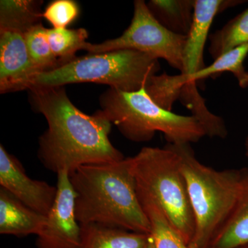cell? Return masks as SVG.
I'll use <instances>...</instances> for the list:
<instances>
[{
  "label": "cell",
  "mask_w": 248,
  "mask_h": 248,
  "mask_svg": "<svg viewBox=\"0 0 248 248\" xmlns=\"http://www.w3.org/2000/svg\"><path fill=\"white\" fill-rule=\"evenodd\" d=\"M248 245V169H244L237 202L210 248H241Z\"/></svg>",
  "instance_id": "15"
},
{
  "label": "cell",
  "mask_w": 248,
  "mask_h": 248,
  "mask_svg": "<svg viewBox=\"0 0 248 248\" xmlns=\"http://www.w3.org/2000/svg\"><path fill=\"white\" fill-rule=\"evenodd\" d=\"M208 51L213 60L248 45V8L209 36Z\"/></svg>",
  "instance_id": "18"
},
{
  "label": "cell",
  "mask_w": 248,
  "mask_h": 248,
  "mask_svg": "<svg viewBox=\"0 0 248 248\" xmlns=\"http://www.w3.org/2000/svg\"><path fill=\"white\" fill-rule=\"evenodd\" d=\"M147 6L155 19L167 30L179 35L190 33L195 0H151Z\"/></svg>",
  "instance_id": "16"
},
{
  "label": "cell",
  "mask_w": 248,
  "mask_h": 248,
  "mask_svg": "<svg viewBox=\"0 0 248 248\" xmlns=\"http://www.w3.org/2000/svg\"><path fill=\"white\" fill-rule=\"evenodd\" d=\"M130 158L140 202L156 204L190 245L195 234V217L177 153L167 143L164 148H142Z\"/></svg>",
  "instance_id": "5"
},
{
  "label": "cell",
  "mask_w": 248,
  "mask_h": 248,
  "mask_svg": "<svg viewBox=\"0 0 248 248\" xmlns=\"http://www.w3.org/2000/svg\"><path fill=\"white\" fill-rule=\"evenodd\" d=\"M57 195L43 230L37 235V248H79L81 225L77 219L76 193L69 173L57 174Z\"/></svg>",
  "instance_id": "9"
},
{
  "label": "cell",
  "mask_w": 248,
  "mask_h": 248,
  "mask_svg": "<svg viewBox=\"0 0 248 248\" xmlns=\"http://www.w3.org/2000/svg\"><path fill=\"white\" fill-rule=\"evenodd\" d=\"M0 187L42 215H48L57 195V186L29 177L22 164L0 146Z\"/></svg>",
  "instance_id": "10"
},
{
  "label": "cell",
  "mask_w": 248,
  "mask_h": 248,
  "mask_svg": "<svg viewBox=\"0 0 248 248\" xmlns=\"http://www.w3.org/2000/svg\"><path fill=\"white\" fill-rule=\"evenodd\" d=\"M39 73L28 50L24 32L0 30V92L28 90Z\"/></svg>",
  "instance_id": "11"
},
{
  "label": "cell",
  "mask_w": 248,
  "mask_h": 248,
  "mask_svg": "<svg viewBox=\"0 0 248 248\" xmlns=\"http://www.w3.org/2000/svg\"><path fill=\"white\" fill-rule=\"evenodd\" d=\"M245 153H246V156L248 162V136L246 138V141H245Z\"/></svg>",
  "instance_id": "23"
},
{
  "label": "cell",
  "mask_w": 248,
  "mask_h": 248,
  "mask_svg": "<svg viewBox=\"0 0 248 248\" xmlns=\"http://www.w3.org/2000/svg\"><path fill=\"white\" fill-rule=\"evenodd\" d=\"M79 248H149L150 234L98 223H81Z\"/></svg>",
  "instance_id": "14"
},
{
  "label": "cell",
  "mask_w": 248,
  "mask_h": 248,
  "mask_svg": "<svg viewBox=\"0 0 248 248\" xmlns=\"http://www.w3.org/2000/svg\"><path fill=\"white\" fill-rule=\"evenodd\" d=\"M47 31L48 29L41 23L24 33L31 58L40 73L52 71L62 65L50 48Z\"/></svg>",
  "instance_id": "21"
},
{
  "label": "cell",
  "mask_w": 248,
  "mask_h": 248,
  "mask_svg": "<svg viewBox=\"0 0 248 248\" xmlns=\"http://www.w3.org/2000/svg\"><path fill=\"white\" fill-rule=\"evenodd\" d=\"M187 36L172 33L151 14L143 0L134 2L131 23L122 35L100 44L89 43L84 49L89 54L117 50H134L162 59L174 69H184V50Z\"/></svg>",
  "instance_id": "7"
},
{
  "label": "cell",
  "mask_w": 248,
  "mask_h": 248,
  "mask_svg": "<svg viewBox=\"0 0 248 248\" xmlns=\"http://www.w3.org/2000/svg\"><path fill=\"white\" fill-rule=\"evenodd\" d=\"M47 36L50 48L62 65L76 58L78 50H84L87 45V31L84 29H48Z\"/></svg>",
  "instance_id": "20"
},
{
  "label": "cell",
  "mask_w": 248,
  "mask_h": 248,
  "mask_svg": "<svg viewBox=\"0 0 248 248\" xmlns=\"http://www.w3.org/2000/svg\"><path fill=\"white\" fill-rule=\"evenodd\" d=\"M140 202L149 220L155 248H192L156 204L149 201Z\"/></svg>",
  "instance_id": "19"
},
{
  "label": "cell",
  "mask_w": 248,
  "mask_h": 248,
  "mask_svg": "<svg viewBox=\"0 0 248 248\" xmlns=\"http://www.w3.org/2000/svg\"><path fill=\"white\" fill-rule=\"evenodd\" d=\"M160 69L159 60L137 50L89 54L76 57L52 71L39 73L28 90L91 82L108 85L110 89L124 92H134L146 86Z\"/></svg>",
  "instance_id": "6"
},
{
  "label": "cell",
  "mask_w": 248,
  "mask_h": 248,
  "mask_svg": "<svg viewBox=\"0 0 248 248\" xmlns=\"http://www.w3.org/2000/svg\"><path fill=\"white\" fill-rule=\"evenodd\" d=\"M42 1L32 0H1L0 1V30H14L25 33L41 24Z\"/></svg>",
  "instance_id": "17"
},
{
  "label": "cell",
  "mask_w": 248,
  "mask_h": 248,
  "mask_svg": "<svg viewBox=\"0 0 248 248\" xmlns=\"http://www.w3.org/2000/svg\"><path fill=\"white\" fill-rule=\"evenodd\" d=\"M46 221L47 216L29 208L0 187V234L17 237L37 236Z\"/></svg>",
  "instance_id": "13"
},
{
  "label": "cell",
  "mask_w": 248,
  "mask_h": 248,
  "mask_svg": "<svg viewBox=\"0 0 248 248\" xmlns=\"http://www.w3.org/2000/svg\"><path fill=\"white\" fill-rule=\"evenodd\" d=\"M243 2L236 0H195L193 24L184 50V69L180 73L182 76L189 78L206 66L204 49L214 19L224 10Z\"/></svg>",
  "instance_id": "12"
},
{
  "label": "cell",
  "mask_w": 248,
  "mask_h": 248,
  "mask_svg": "<svg viewBox=\"0 0 248 248\" xmlns=\"http://www.w3.org/2000/svg\"><path fill=\"white\" fill-rule=\"evenodd\" d=\"M150 236H151V235H150ZM149 248H155L154 245H153V240H152V239H151V244H150Z\"/></svg>",
  "instance_id": "24"
},
{
  "label": "cell",
  "mask_w": 248,
  "mask_h": 248,
  "mask_svg": "<svg viewBox=\"0 0 248 248\" xmlns=\"http://www.w3.org/2000/svg\"><path fill=\"white\" fill-rule=\"evenodd\" d=\"M248 248V245H247V246H244V247H242V248Z\"/></svg>",
  "instance_id": "25"
},
{
  "label": "cell",
  "mask_w": 248,
  "mask_h": 248,
  "mask_svg": "<svg viewBox=\"0 0 248 248\" xmlns=\"http://www.w3.org/2000/svg\"><path fill=\"white\" fill-rule=\"evenodd\" d=\"M168 143L179 156L195 217V234L190 246L210 248L234 210L244 170H217L200 162L191 144Z\"/></svg>",
  "instance_id": "3"
},
{
  "label": "cell",
  "mask_w": 248,
  "mask_h": 248,
  "mask_svg": "<svg viewBox=\"0 0 248 248\" xmlns=\"http://www.w3.org/2000/svg\"><path fill=\"white\" fill-rule=\"evenodd\" d=\"M31 102L45 116L48 128L39 139L37 156L45 169L58 174L73 172L85 165L124 159L109 139L112 124L98 110L81 112L71 102L63 86L34 87Z\"/></svg>",
  "instance_id": "1"
},
{
  "label": "cell",
  "mask_w": 248,
  "mask_h": 248,
  "mask_svg": "<svg viewBox=\"0 0 248 248\" xmlns=\"http://www.w3.org/2000/svg\"><path fill=\"white\" fill-rule=\"evenodd\" d=\"M77 219L142 234L151 225L137 192L131 158L85 165L69 174Z\"/></svg>",
  "instance_id": "2"
},
{
  "label": "cell",
  "mask_w": 248,
  "mask_h": 248,
  "mask_svg": "<svg viewBox=\"0 0 248 248\" xmlns=\"http://www.w3.org/2000/svg\"><path fill=\"white\" fill-rule=\"evenodd\" d=\"M79 14V8L73 0H56L46 8L42 17L55 29H64L74 22Z\"/></svg>",
  "instance_id": "22"
},
{
  "label": "cell",
  "mask_w": 248,
  "mask_h": 248,
  "mask_svg": "<svg viewBox=\"0 0 248 248\" xmlns=\"http://www.w3.org/2000/svg\"><path fill=\"white\" fill-rule=\"evenodd\" d=\"M248 55V45L224 54L189 78L181 74L170 76L166 73L156 75L147 84V93L159 107L172 110L174 103L179 100L180 93L197 91L199 81L218 76L226 72L234 76L240 87L246 89L248 87V71L245 68L244 62Z\"/></svg>",
  "instance_id": "8"
},
{
  "label": "cell",
  "mask_w": 248,
  "mask_h": 248,
  "mask_svg": "<svg viewBox=\"0 0 248 248\" xmlns=\"http://www.w3.org/2000/svg\"></svg>",
  "instance_id": "26"
},
{
  "label": "cell",
  "mask_w": 248,
  "mask_h": 248,
  "mask_svg": "<svg viewBox=\"0 0 248 248\" xmlns=\"http://www.w3.org/2000/svg\"><path fill=\"white\" fill-rule=\"evenodd\" d=\"M104 115L130 141H151L156 132L164 134L168 143H197L206 136L194 116L178 115L156 104L146 86L134 92L109 89L100 97Z\"/></svg>",
  "instance_id": "4"
}]
</instances>
